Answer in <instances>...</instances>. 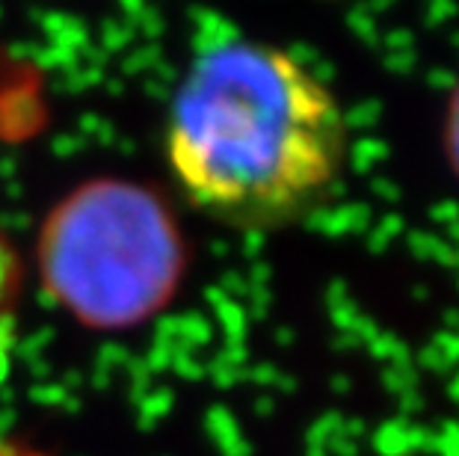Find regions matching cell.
Masks as SVG:
<instances>
[{"label": "cell", "instance_id": "obj_1", "mask_svg": "<svg viewBox=\"0 0 459 456\" xmlns=\"http://www.w3.org/2000/svg\"><path fill=\"white\" fill-rule=\"evenodd\" d=\"M166 163L220 226L273 231L338 184L350 128L332 86L294 51L231 36L193 56L166 113Z\"/></svg>", "mask_w": 459, "mask_h": 456}, {"label": "cell", "instance_id": "obj_2", "mask_svg": "<svg viewBox=\"0 0 459 456\" xmlns=\"http://www.w3.org/2000/svg\"><path fill=\"white\" fill-rule=\"evenodd\" d=\"M36 258L48 297L104 332L158 317L187 273V244L169 205L125 178L68 193L42 222Z\"/></svg>", "mask_w": 459, "mask_h": 456}, {"label": "cell", "instance_id": "obj_3", "mask_svg": "<svg viewBox=\"0 0 459 456\" xmlns=\"http://www.w3.org/2000/svg\"><path fill=\"white\" fill-rule=\"evenodd\" d=\"M24 267L13 246V240L0 226V380L9 371L15 332H18V308H22Z\"/></svg>", "mask_w": 459, "mask_h": 456}, {"label": "cell", "instance_id": "obj_4", "mask_svg": "<svg viewBox=\"0 0 459 456\" xmlns=\"http://www.w3.org/2000/svg\"><path fill=\"white\" fill-rule=\"evenodd\" d=\"M447 154L454 160V169L459 172V92L451 101V113H447Z\"/></svg>", "mask_w": 459, "mask_h": 456}]
</instances>
